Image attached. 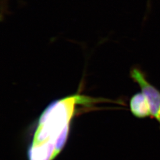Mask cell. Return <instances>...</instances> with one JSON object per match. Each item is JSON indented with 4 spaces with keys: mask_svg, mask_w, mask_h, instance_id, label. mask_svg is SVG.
<instances>
[{
    "mask_svg": "<svg viewBox=\"0 0 160 160\" xmlns=\"http://www.w3.org/2000/svg\"><path fill=\"white\" fill-rule=\"evenodd\" d=\"M109 102L79 92L55 100L40 114L28 150V160H54L68 139L72 120L80 111L96 103Z\"/></svg>",
    "mask_w": 160,
    "mask_h": 160,
    "instance_id": "cell-1",
    "label": "cell"
},
{
    "mask_svg": "<svg viewBox=\"0 0 160 160\" xmlns=\"http://www.w3.org/2000/svg\"><path fill=\"white\" fill-rule=\"evenodd\" d=\"M130 76L141 89L148 103L151 116L160 125V91L147 79L146 75L138 67H133Z\"/></svg>",
    "mask_w": 160,
    "mask_h": 160,
    "instance_id": "cell-2",
    "label": "cell"
},
{
    "mask_svg": "<svg viewBox=\"0 0 160 160\" xmlns=\"http://www.w3.org/2000/svg\"><path fill=\"white\" fill-rule=\"evenodd\" d=\"M129 105L132 114L138 119H145L151 116L147 100L142 92L133 94Z\"/></svg>",
    "mask_w": 160,
    "mask_h": 160,
    "instance_id": "cell-3",
    "label": "cell"
}]
</instances>
